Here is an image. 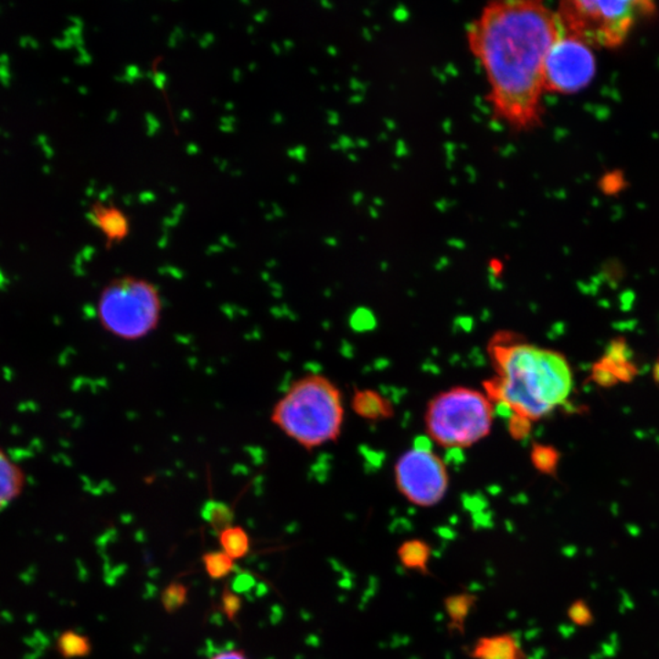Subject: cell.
Returning a JSON list of instances; mask_svg holds the SVG:
<instances>
[{"label": "cell", "instance_id": "4fadbf2b", "mask_svg": "<svg viewBox=\"0 0 659 659\" xmlns=\"http://www.w3.org/2000/svg\"><path fill=\"white\" fill-rule=\"evenodd\" d=\"M353 411L367 420H386L395 415V407L385 396L374 389H356L353 393Z\"/></svg>", "mask_w": 659, "mask_h": 659}, {"label": "cell", "instance_id": "9a60e30c", "mask_svg": "<svg viewBox=\"0 0 659 659\" xmlns=\"http://www.w3.org/2000/svg\"><path fill=\"white\" fill-rule=\"evenodd\" d=\"M478 603V596L473 592L454 593L443 601L447 617H449V632L464 635L465 622Z\"/></svg>", "mask_w": 659, "mask_h": 659}, {"label": "cell", "instance_id": "7c38bea8", "mask_svg": "<svg viewBox=\"0 0 659 659\" xmlns=\"http://www.w3.org/2000/svg\"><path fill=\"white\" fill-rule=\"evenodd\" d=\"M25 485L23 468L0 447V512L23 494Z\"/></svg>", "mask_w": 659, "mask_h": 659}, {"label": "cell", "instance_id": "30bf717a", "mask_svg": "<svg viewBox=\"0 0 659 659\" xmlns=\"http://www.w3.org/2000/svg\"><path fill=\"white\" fill-rule=\"evenodd\" d=\"M467 654L472 659H527L516 633H497L476 640Z\"/></svg>", "mask_w": 659, "mask_h": 659}, {"label": "cell", "instance_id": "7a4b0ae2", "mask_svg": "<svg viewBox=\"0 0 659 659\" xmlns=\"http://www.w3.org/2000/svg\"><path fill=\"white\" fill-rule=\"evenodd\" d=\"M489 353L494 377L484 382L487 397L505 418L540 420L562 406L571 393L573 377L569 363L558 352L515 340L498 334Z\"/></svg>", "mask_w": 659, "mask_h": 659}, {"label": "cell", "instance_id": "44dd1931", "mask_svg": "<svg viewBox=\"0 0 659 659\" xmlns=\"http://www.w3.org/2000/svg\"><path fill=\"white\" fill-rule=\"evenodd\" d=\"M160 602L167 614H175L188 602V588L180 581L170 582L163 590Z\"/></svg>", "mask_w": 659, "mask_h": 659}, {"label": "cell", "instance_id": "277c9868", "mask_svg": "<svg viewBox=\"0 0 659 659\" xmlns=\"http://www.w3.org/2000/svg\"><path fill=\"white\" fill-rule=\"evenodd\" d=\"M496 407L485 392L465 386L437 393L425 410L430 441L449 450H464L490 435Z\"/></svg>", "mask_w": 659, "mask_h": 659}, {"label": "cell", "instance_id": "5bb4252c", "mask_svg": "<svg viewBox=\"0 0 659 659\" xmlns=\"http://www.w3.org/2000/svg\"><path fill=\"white\" fill-rule=\"evenodd\" d=\"M397 556L404 569L417 571L424 577L432 575L429 568L432 548L429 542L421 538L404 541L397 549Z\"/></svg>", "mask_w": 659, "mask_h": 659}, {"label": "cell", "instance_id": "5b68a950", "mask_svg": "<svg viewBox=\"0 0 659 659\" xmlns=\"http://www.w3.org/2000/svg\"><path fill=\"white\" fill-rule=\"evenodd\" d=\"M164 303L158 286L141 276L111 280L97 300V319L105 333L120 341L151 336L162 323Z\"/></svg>", "mask_w": 659, "mask_h": 659}, {"label": "cell", "instance_id": "8fae6325", "mask_svg": "<svg viewBox=\"0 0 659 659\" xmlns=\"http://www.w3.org/2000/svg\"><path fill=\"white\" fill-rule=\"evenodd\" d=\"M625 344L614 342L610 352L593 367V378L600 385L611 386L617 381H630L636 373L635 367L626 356Z\"/></svg>", "mask_w": 659, "mask_h": 659}, {"label": "cell", "instance_id": "ffe728a7", "mask_svg": "<svg viewBox=\"0 0 659 659\" xmlns=\"http://www.w3.org/2000/svg\"><path fill=\"white\" fill-rule=\"evenodd\" d=\"M58 650L65 658L86 657L92 652V643L89 637L68 632L58 641Z\"/></svg>", "mask_w": 659, "mask_h": 659}, {"label": "cell", "instance_id": "8992f818", "mask_svg": "<svg viewBox=\"0 0 659 659\" xmlns=\"http://www.w3.org/2000/svg\"><path fill=\"white\" fill-rule=\"evenodd\" d=\"M654 12V3L646 0H567L560 3L556 16L563 34L573 36L590 47L613 49L628 39L630 31L641 19Z\"/></svg>", "mask_w": 659, "mask_h": 659}, {"label": "cell", "instance_id": "3957f363", "mask_svg": "<svg viewBox=\"0 0 659 659\" xmlns=\"http://www.w3.org/2000/svg\"><path fill=\"white\" fill-rule=\"evenodd\" d=\"M269 419L291 441L305 451H314L340 437L344 397L325 375H303L276 400Z\"/></svg>", "mask_w": 659, "mask_h": 659}, {"label": "cell", "instance_id": "603a6c76", "mask_svg": "<svg viewBox=\"0 0 659 659\" xmlns=\"http://www.w3.org/2000/svg\"><path fill=\"white\" fill-rule=\"evenodd\" d=\"M568 618L577 626H589L592 624L593 613L590 604L584 600L574 601L568 608Z\"/></svg>", "mask_w": 659, "mask_h": 659}, {"label": "cell", "instance_id": "e0dca14e", "mask_svg": "<svg viewBox=\"0 0 659 659\" xmlns=\"http://www.w3.org/2000/svg\"><path fill=\"white\" fill-rule=\"evenodd\" d=\"M202 516L218 535L234 526H232L235 520L234 511L224 502L207 501L202 509Z\"/></svg>", "mask_w": 659, "mask_h": 659}, {"label": "cell", "instance_id": "7402d4cb", "mask_svg": "<svg viewBox=\"0 0 659 659\" xmlns=\"http://www.w3.org/2000/svg\"><path fill=\"white\" fill-rule=\"evenodd\" d=\"M242 610V599L231 588L230 582L224 586L221 593V611L229 622H236L239 611Z\"/></svg>", "mask_w": 659, "mask_h": 659}, {"label": "cell", "instance_id": "d6986e66", "mask_svg": "<svg viewBox=\"0 0 659 659\" xmlns=\"http://www.w3.org/2000/svg\"><path fill=\"white\" fill-rule=\"evenodd\" d=\"M531 463L541 474L555 475L559 464V452L551 446L535 443L531 449Z\"/></svg>", "mask_w": 659, "mask_h": 659}, {"label": "cell", "instance_id": "d4e9b609", "mask_svg": "<svg viewBox=\"0 0 659 659\" xmlns=\"http://www.w3.org/2000/svg\"><path fill=\"white\" fill-rule=\"evenodd\" d=\"M210 659H250L247 657L246 652L242 650H231L220 652Z\"/></svg>", "mask_w": 659, "mask_h": 659}, {"label": "cell", "instance_id": "cb8c5ba5", "mask_svg": "<svg viewBox=\"0 0 659 659\" xmlns=\"http://www.w3.org/2000/svg\"><path fill=\"white\" fill-rule=\"evenodd\" d=\"M533 422L520 417L508 418V430L513 439L523 440L530 435Z\"/></svg>", "mask_w": 659, "mask_h": 659}, {"label": "cell", "instance_id": "2e32d148", "mask_svg": "<svg viewBox=\"0 0 659 659\" xmlns=\"http://www.w3.org/2000/svg\"><path fill=\"white\" fill-rule=\"evenodd\" d=\"M223 551L232 560L243 559L250 552V537L242 526H231L218 534Z\"/></svg>", "mask_w": 659, "mask_h": 659}, {"label": "cell", "instance_id": "ba28073f", "mask_svg": "<svg viewBox=\"0 0 659 659\" xmlns=\"http://www.w3.org/2000/svg\"><path fill=\"white\" fill-rule=\"evenodd\" d=\"M596 59L591 47L560 31L549 48L544 67L545 92L573 94L591 83Z\"/></svg>", "mask_w": 659, "mask_h": 659}, {"label": "cell", "instance_id": "52a82bcc", "mask_svg": "<svg viewBox=\"0 0 659 659\" xmlns=\"http://www.w3.org/2000/svg\"><path fill=\"white\" fill-rule=\"evenodd\" d=\"M397 489L411 505L430 508L446 496L450 475L445 462L431 450V441H415L413 449L404 452L395 465Z\"/></svg>", "mask_w": 659, "mask_h": 659}, {"label": "cell", "instance_id": "9c48e42d", "mask_svg": "<svg viewBox=\"0 0 659 659\" xmlns=\"http://www.w3.org/2000/svg\"><path fill=\"white\" fill-rule=\"evenodd\" d=\"M89 218L103 235L107 249L122 245L131 234L130 218L114 203L96 200L90 204Z\"/></svg>", "mask_w": 659, "mask_h": 659}, {"label": "cell", "instance_id": "6da1fadb", "mask_svg": "<svg viewBox=\"0 0 659 659\" xmlns=\"http://www.w3.org/2000/svg\"><path fill=\"white\" fill-rule=\"evenodd\" d=\"M559 34L556 12L533 0L490 3L469 25V49L485 75L494 118L513 130L540 122L545 60Z\"/></svg>", "mask_w": 659, "mask_h": 659}, {"label": "cell", "instance_id": "ac0fdd59", "mask_svg": "<svg viewBox=\"0 0 659 659\" xmlns=\"http://www.w3.org/2000/svg\"><path fill=\"white\" fill-rule=\"evenodd\" d=\"M202 562L207 577L213 580H223L230 577L236 568L235 560L224 551L206 552L202 556Z\"/></svg>", "mask_w": 659, "mask_h": 659}]
</instances>
